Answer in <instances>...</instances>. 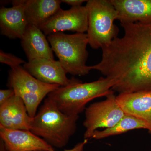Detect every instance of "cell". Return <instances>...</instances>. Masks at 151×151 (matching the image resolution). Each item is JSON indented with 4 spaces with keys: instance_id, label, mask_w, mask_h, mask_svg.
Wrapping results in <instances>:
<instances>
[{
    "instance_id": "cell-18",
    "label": "cell",
    "mask_w": 151,
    "mask_h": 151,
    "mask_svg": "<svg viewBox=\"0 0 151 151\" xmlns=\"http://www.w3.org/2000/svg\"><path fill=\"white\" fill-rule=\"evenodd\" d=\"M0 62L8 65L11 68H13L24 64L25 62L23 60L11 54L0 50Z\"/></svg>"
},
{
    "instance_id": "cell-6",
    "label": "cell",
    "mask_w": 151,
    "mask_h": 151,
    "mask_svg": "<svg viewBox=\"0 0 151 151\" xmlns=\"http://www.w3.org/2000/svg\"><path fill=\"white\" fill-rule=\"evenodd\" d=\"M7 86L23 101L31 118L37 114L40 104L47 95L60 86L42 82L21 66L11 68L9 71Z\"/></svg>"
},
{
    "instance_id": "cell-12",
    "label": "cell",
    "mask_w": 151,
    "mask_h": 151,
    "mask_svg": "<svg viewBox=\"0 0 151 151\" xmlns=\"http://www.w3.org/2000/svg\"><path fill=\"white\" fill-rule=\"evenodd\" d=\"M12 7L0 9L1 34L11 39H21L29 24L22 0L12 1Z\"/></svg>"
},
{
    "instance_id": "cell-15",
    "label": "cell",
    "mask_w": 151,
    "mask_h": 151,
    "mask_svg": "<svg viewBox=\"0 0 151 151\" xmlns=\"http://www.w3.org/2000/svg\"><path fill=\"white\" fill-rule=\"evenodd\" d=\"M121 23H151V0H111Z\"/></svg>"
},
{
    "instance_id": "cell-10",
    "label": "cell",
    "mask_w": 151,
    "mask_h": 151,
    "mask_svg": "<svg viewBox=\"0 0 151 151\" xmlns=\"http://www.w3.org/2000/svg\"><path fill=\"white\" fill-rule=\"evenodd\" d=\"M0 139L6 151H49L53 148L29 130L10 129L0 127Z\"/></svg>"
},
{
    "instance_id": "cell-17",
    "label": "cell",
    "mask_w": 151,
    "mask_h": 151,
    "mask_svg": "<svg viewBox=\"0 0 151 151\" xmlns=\"http://www.w3.org/2000/svg\"><path fill=\"white\" fill-rule=\"evenodd\" d=\"M145 129L151 134V126L148 124L132 115L126 114L113 127L103 131L96 130L92 135V139L98 140L126 133L131 130L137 129Z\"/></svg>"
},
{
    "instance_id": "cell-14",
    "label": "cell",
    "mask_w": 151,
    "mask_h": 151,
    "mask_svg": "<svg viewBox=\"0 0 151 151\" xmlns=\"http://www.w3.org/2000/svg\"><path fill=\"white\" fill-rule=\"evenodd\" d=\"M116 100L126 114L142 119L151 126V90L119 94Z\"/></svg>"
},
{
    "instance_id": "cell-23",
    "label": "cell",
    "mask_w": 151,
    "mask_h": 151,
    "mask_svg": "<svg viewBox=\"0 0 151 151\" xmlns=\"http://www.w3.org/2000/svg\"><path fill=\"white\" fill-rule=\"evenodd\" d=\"M33 151H47L46 150H35Z\"/></svg>"
},
{
    "instance_id": "cell-22",
    "label": "cell",
    "mask_w": 151,
    "mask_h": 151,
    "mask_svg": "<svg viewBox=\"0 0 151 151\" xmlns=\"http://www.w3.org/2000/svg\"><path fill=\"white\" fill-rule=\"evenodd\" d=\"M0 151H6L1 140H0Z\"/></svg>"
},
{
    "instance_id": "cell-3",
    "label": "cell",
    "mask_w": 151,
    "mask_h": 151,
    "mask_svg": "<svg viewBox=\"0 0 151 151\" xmlns=\"http://www.w3.org/2000/svg\"><path fill=\"white\" fill-rule=\"evenodd\" d=\"M113 80L107 77L88 83L77 80L70 85L60 86L50 92L47 97L63 113L68 116H79L85 110L86 104L95 98L114 93Z\"/></svg>"
},
{
    "instance_id": "cell-7",
    "label": "cell",
    "mask_w": 151,
    "mask_h": 151,
    "mask_svg": "<svg viewBox=\"0 0 151 151\" xmlns=\"http://www.w3.org/2000/svg\"><path fill=\"white\" fill-rule=\"evenodd\" d=\"M106 97L105 100L92 103L85 109L83 123L86 129L84 139H91L94 132L99 128L113 127L126 115L114 93Z\"/></svg>"
},
{
    "instance_id": "cell-8",
    "label": "cell",
    "mask_w": 151,
    "mask_h": 151,
    "mask_svg": "<svg viewBox=\"0 0 151 151\" xmlns=\"http://www.w3.org/2000/svg\"><path fill=\"white\" fill-rule=\"evenodd\" d=\"M88 27V13L86 6L60 9L54 15L40 27L45 35L54 33L71 31L85 33Z\"/></svg>"
},
{
    "instance_id": "cell-4",
    "label": "cell",
    "mask_w": 151,
    "mask_h": 151,
    "mask_svg": "<svg viewBox=\"0 0 151 151\" xmlns=\"http://www.w3.org/2000/svg\"><path fill=\"white\" fill-rule=\"evenodd\" d=\"M47 39L66 73L84 76L92 70L91 66L86 65L89 55L87 34L56 32L47 36Z\"/></svg>"
},
{
    "instance_id": "cell-19",
    "label": "cell",
    "mask_w": 151,
    "mask_h": 151,
    "mask_svg": "<svg viewBox=\"0 0 151 151\" xmlns=\"http://www.w3.org/2000/svg\"><path fill=\"white\" fill-rule=\"evenodd\" d=\"M15 95L14 89L9 88L8 89H1L0 90V105H2L6 101Z\"/></svg>"
},
{
    "instance_id": "cell-20",
    "label": "cell",
    "mask_w": 151,
    "mask_h": 151,
    "mask_svg": "<svg viewBox=\"0 0 151 151\" xmlns=\"http://www.w3.org/2000/svg\"><path fill=\"white\" fill-rule=\"evenodd\" d=\"M88 142V139H84L83 142L78 143L73 148L70 149L65 150L62 151H83L85 145ZM49 151H56L53 148L52 149Z\"/></svg>"
},
{
    "instance_id": "cell-11",
    "label": "cell",
    "mask_w": 151,
    "mask_h": 151,
    "mask_svg": "<svg viewBox=\"0 0 151 151\" xmlns=\"http://www.w3.org/2000/svg\"><path fill=\"white\" fill-rule=\"evenodd\" d=\"M32 120L23 101L16 94L0 105V127L30 131Z\"/></svg>"
},
{
    "instance_id": "cell-2",
    "label": "cell",
    "mask_w": 151,
    "mask_h": 151,
    "mask_svg": "<svg viewBox=\"0 0 151 151\" xmlns=\"http://www.w3.org/2000/svg\"><path fill=\"white\" fill-rule=\"evenodd\" d=\"M78 117L64 114L47 97L32 118L30 131L52 147L63 148L75 134Z\"/></svg>"
},
{
    "instance_id": "cell-9",
    "label": "cell",
    "mask_w": 151,
    "mask_h": 151,
    "mask_svg": "<svg viewBox=\"0 0 151 151\" xmlns=\"http://www.w3.org/2000/svg\"><path fill=\"white\" fill-rule=\"evenodd\" d=\"M23 67L35 78L47 84L65 86L78 80L73 77L68 78L67 73L59 60L37 58L26 62Z\"/></svg>"
},
{
    "instance_id": "cell-16",
    "label": "cell",
    "mask_w": 151,
    "mask_h": 151,
    "mask_svg": "<svg viewBox=\"0 0 151 151\" xmlns=\"http://www.w3.org/2000/svg\"><path fill=\"white\" fill-rule=\"evenodd\" d=\"M61 3L60 0H22L29 24L39 27L61 9Z\"/></svg>"
},
{
    "instance_id": "cell-21",
    "label": "cell",
    "mask_w": 151,
    "mask_h": 151,
    "mask_svg": "<svg viewBox=\"0 0 151 151\" xmlns=\"http://www.w3.org/2000/svg\"><path fill=\"white\" fill-rule=\"evenodd\" d=\"M87 1L84 0H62V3H64L68 5L71 6V7L81 6L82 4Z\"/></svg>"
},
{
    "instance_id": "cell-5",
    "label": "cell",
    "mask_w": 151,
    "mask_h": 151,
    "mask_svg": "<svg viewBox=\"0 0 151 151\" xmlns=\"http://www.w3.org/2000/svg\"><path fill=\"white\" fill-rule=\"evenodd\" d=\"M85 6L88 13V44L94 49H102L118 37L119 29L114 24L119 19L118 11L111 0H89Z\"/></svg>"
},
{
    "instance_id": "cell-13",
    "label": "cell",
    "mask_w": 151,
    "mask_h": 151,
    "mask_svg": "<svg viewBox=\"0 0 151 151\" xmlns=\"http://www.w3.org/2000/svg\"><path fill=\"white\" fill-rule=\"evenodd\" d=\"M21 43L28 61L39 58L54 60L53 52L46 35L35 26L28 25Z\"/></svg>"
},
{
    "instance_id": "cell-1",
    "label": "cell",
    "mask_w": 151,
    "mask_h": 151,
    "mask_svg": "<svg viewBox=\"0 0 151 151\" xmlns=\"http://www.w3.org/2000/svg\"><path fill=\"white\" fill-rule=\"evenodd\" d=\"M121 24L124 36L103 47L101 61L91 68L113 80L119 94L151 90V23Z\"/></svg>"
}]
</instances>
